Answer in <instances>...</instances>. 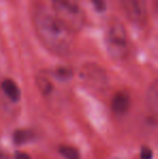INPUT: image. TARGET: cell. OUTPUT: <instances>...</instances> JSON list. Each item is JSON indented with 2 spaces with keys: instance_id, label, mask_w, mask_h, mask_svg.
Masks as SVG:
<instances>
[{
  "instance_id": "7",
  "label": "cell",
  "mask_w": 158,
  "mask_h": 159,
  "mask_svg": "<svg viewBox=\"0 0 158 159\" xmlns=\"http://www.w3.org/2000/svg\"><path fill=\"white\" fill-rule=\"evenodd\" d=\"M1 89L4 94L8 96L12 102H17L21 98V92L17 84L12 79H4L1 82Z\"/></svg>"
},
{
  "instance_id": "3",
  "label": "cell",
  "mask_w": 158,
  "mask_h": 159,
  "mask_svg": "<svg viewBox=\"0 0 158 159\" xmlns=\"http://www.w3.org/2000/svg\"><path fill=\"white\" fill-rule=\"evenodd\" d=\"M53 12L72 32H78L84 25V13L79 0H52Z\"/></svg>"
},
{
  "instance_id": "4",
  "label": "cell",
  "mask_w": 158,
  "mask_h": 159,
  "mask_svg": "<svg viewBox=\"0 0 158 159\" xmlns=\"http://www.w3.org/2000/svg\"><path fill=\"white\" fill-rule=\"evenodd\" d=\"M124 12L128 20L138 27H142L147 20L146 0H120Z\"/></svg>"
},
{
  "instance_id": "11",
  "label": "cell",
  "mask_w": 158,
  "mask_h": 159,
  "mask_svg": "<svg viewBox=\"0 0 158 159\" xmlns=\"http://www.w3.org/2000/svg\"><path fill=\"white\" fill-rule=\"evenodd\" d=\"M60 154L65 159H80L78 149L73 146H61Z\"/></svg>"
},
{
  "instance_id": "8",
  "label": "cell",
  "mask_w": 158,
  "mask_h": 159,
  "mask_svg": "<svg viewBox=\"0 0 158 159\" xmlns=\"http://www.w3.org/2000/svg\"><path fill=\"white\" fill-rule=\"evenodd\" d=\"M37 86H38L39 90L41 91L42 94L46 96L50 95L53 90V84L51 82L50 78L47 75H42V74H39L37 76Z\"/></svg>"
},
{
  "instance_id": "1",
  "label": "cell",
  "mask_w": 158,
  "mask_h": 159,
  "mask_svg": "<svg viewBox=\"0 0 158 159\" xmlns=\"http://www.w3.org/2000/svg\"><path fill=\"white\" fill-rule=\"evenodd\" d=\"M35 27L42 43L54 54L67 55L74 46L72 30L56 16L53 10L39 8L34 17Z\"/></svg>"
},
{
  "instance_id": "12",
  "label": "cell",
  "mask_w": 158,
  "mask_h": 159,
  "mask_svg": "<svg viewBox=\"0 0 158 159\" xmlns=\"http://www.w3.org/2000/svg\"><path fill=\"white\" fill-rule=\"evenodd\" d=\"M91 2H92L93 7L97 12H104L106 7H107L106 0H91Z\"/></svg>"
},
{
  "instance_id": "9",
  "label": "cell",
  "mask_w": 158,
  "mask_h": 159,
  "mask_svg": "<svg viewBox=\"0 0 158 159\" xmlns=\"http://www.w3.org/2000/svg\"><path fill=\"white\" fill-rule=\"evenodd\" d=\"M147 105L151 111L154 114L157 113V107H158V90H157V84H154L151 86L150 90L147 93Z\"/></svg>"
},
{
  "instance_id": "5",
  "label": "cell",
  "mask_w": 158,
  "mask_h": 159,
  "mask_svg": "<svg viewBox=\"0 0 158 159\" xmlns=\"http://www.w3.org/2000/svg\"><path fill=\"white\" fill-rule=\"evenodd\" d=\"M81 78L95 89H103L107 86V76L105 71L97 66L87 65L84 67L81 70Z\"/></svg>"
},
{
  "instance_id": "2",
  "label": "cell",
  "mask_w": 158,
  "mask_h": 159,
  "mask_svg": "<svg viewBox=\"0 0 158 159\" xmlns=\"http://www.w3.org/2000/svg\"><path fill=\"white\" fill-rule=\"evenodd\" d=\"M105 43L110 57L114 61H124L130 53V41L124 24L117 19L110 21L106 27Z\"/></svg>"
},
{
  "instance_id": "10",
  "label": "cell",
  "mask_w": 158,
  "mask_h": 159,
  "mask_svg": "<svg viewBox=\"0 0 158 159\" xmlns=\"http://www.w3.org/2000/svg\"><path fill=\"white\" fill-rule=\"evenodd\" d=\"M34 133L29 130H17L13 134V141L15 144L23 145L24 143H27L33 140Z\"/></svg>"
},
{
  "instance_id": "6",
  "label": "cell",
  "mask_w": 158,
  "mask_h": 159,
  "mask_svg": "<svg viewBox=\"0 0 158 159\" xmlns=\"http://www.w3.org/2000/svg\"><path fill=\"white\" fill-rule=\"evenodd\" d=\"M131 105L130 94L126 91H118L112 100V111L115 115L122 116L129 111Z\"/></svg>"
},
{
  "instance_id": "14",
  "label": "cell",
  "mask_w": 158,
  "mask_h": 159,
  "mask_svg": "<svg viewBox=\"0 0 158 159\" xmlns=\"http://www.w3.org/2000/svg\"><path fill=\"white\" fill-rule=\"evenodd\" d=\"M14 159H30V157L26 153H23V152H19V153L15 154Z\"/></svg>"
},
{
  "instance_id": "13",
  "label": "cell",
  "mask_w": 158,
  "mask_h": 159,
  "mask_svg": "<svg viewBox=\"0 0 158 159\" xmlns=\"http://www.w3.org/2000/svg\"><path fill=\"white\" fill-rule=\"evenodd\" d=\"M140 158L141 159H153V152L151 148L146 146H143L141 148V153H140Z\"/></svg>"
}]
</instances>
